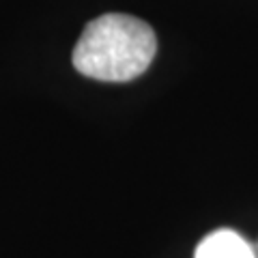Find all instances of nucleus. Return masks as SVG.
I'll use <instances>...</instances> for the list:
<instances>
[{"label":"nucleus","instance_id":"nucleus-1","mask_svg":"<svg viewBox=\"0 0 258 258\" xmlns=\"http://www.w3.org/2000/svg\"><path fill=\"white\" fill-rule=\"evenodd\" d=\"M157 37L147 22L127 13H106L88 22L74 47L78 74L99 82H129L149 69Z\"/></svg>","mask_w":258,"mask_h":258},{"label":"nucleus","instance_id":"nucleus-2","mask_svg":"<svg viewBox=\"0 0 258 258\" xmlns=\"http://www.w3.org/2000/svg\"><path fill=\"white\" fill-rule=\"evenodd\" d=\"M194 258H256L252 245L235 230H215L196 247Z\"/></svg>","mask_w":258,"mask_h":258}]
</instances>
